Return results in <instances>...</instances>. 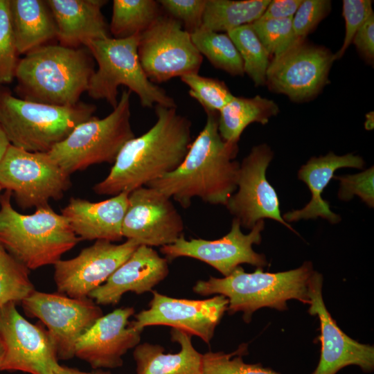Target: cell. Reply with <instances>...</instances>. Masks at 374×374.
I'll list each match as a JSON object with an SVG mask.
<instances>
[{
    "label": "cell",
    "instance_id": "6da1fadb",
    "mask_svg": "<svg viewBox=\"0 0 374 374\" xmlns=\"http://www.w3.org/2000/svg\"><path fill=\"white\" fill-rule=\"evenodd\" d=\"M157 121L143 134L127 141L108 175L93 189L116 195L132 190L176 170L192 144L190 121L177 107L155 105Z\"/></svg>",
    "mask_w": 374,
    "mask_h": 374
},
{
    "label": "cell",
    "instance_id": "7a4b0ae2",
    "mask_svg": "<svg viewBox=\"0 0 374 374\" xmlns=\"http://www.w3.org/2000/svg\"><path fill=\"white\" fill-rule=\"evenodd\" d=\"M206 124L192 142L179 166L145 186L154 188L188 208L195 197L213 205H226L237 189L240 163L236 143L222 139L218 114L207 113Z\"/></svg>",
    "mask_w": 374,
    "mask_h": 374
},
{
    "label": "cell",
    "instance_id": "3957f363",
    "mask_svg": "<svg viewBox=\"0 0 374 374\" xmlns=\"http://www.w3.org/2000/svg\"><path fill=\"white\" fill-rule=\"evenodd\" d=\"M87 49L48 44L19 59L15 72L17 97L34 103L71 106L80 102L94 73Z\"/></svg>",
    "mask_w": 374,
    "mask_h": 374
},
{
    "label": "cell",
    "instance_id": "277c9868",
    "mask_svg": "<svg viewBox=\"0 0 374 374\" xmlns=\"http://www.w3.org/2000/svg\"><path fill=\"white\" fill-rule=\"evenodd\" d=\"M314 271L310 261L276 273L265 272L262 268L247 273L239 266L228 276L197 280L193 290L201 296H224L229 300V314L241 312L244 321L249 323L253 312L262 308L286 310L291 299L309 305L308 288Z\"/></svg>",
    "mask_w": 374,
    "mask_h": 374
},
{
    "label": "cell",
    "instance_id": "5b68a950",
    "mask_svg": "<svg viewBox=\"0 0 374 374\" xmlns=\"http://www.w3.org/2000/svg\"><path fill=\"white\" fill-rule=\"evenodd\" d=\"M11 196L6 190L0 197V243L28 269L54 265L82 240L48 204L24 215L13 208Z\"/></svg>",
    "mask_w": 374,
    "mask_h": 374
},
{
    "label": "cell",
    "instance_id": "8992f818",
    "mask_svg": "<svg viewBox=\"0 0 374 374\" xmlns=\"http://www.w3.org/2000/svg\"><path fill=\"white\" fill-rule=\"evenodd\" d=\"M94 105L71 106L34 103L0 85V123L10 145L33 152H48L79 124L93 116Z\"/></svg>",
    "mask_w": 374,
    "mask_h": 374
},
{
    "label": "cell",
    "instance_id": "52a82bcc",
    "mask_svg": "<svg viewBox=\"0 0 374 374\" xmlns=\"http://www.w3.org/2000/svg\"><path fill=\"white\" fill-rule=\"evenodd\" d=\"M139 38L140 35L124 39L109 37L84 44L98 64L89 80L88 95L106 100L114 109L118 102V88L123 85L138 96L143 107H177L175 100L145 73L138 55Z\"/></svg>",
    "mask_w": 374,
    "mask_h": 374
},
{
    "label": "cell",
    "instance_id": "ba28073f",
    "mask_svg": "<svg viewBox=\"0 0 374 374\" xmlns=\"http://www.w3.org/2000/svg\"><path fill=\"white\" fill-rule=\"evenodd\" d=\"M131 91H122L106 117L92 116L79 124L48 153L67 174L102 163H114L125 144L135 137L131 123Z\"/></svg>",
    "mask_w": 374,
    "mask_h": 374
},
{
    "label": "cell",
    "instance_id": "9c48e42d",
    "mask_svg": "<svg viewBox=\"0 0 374 374\" xmlns=\"http://www.w3.org/2000/svg\"><path fill=\"white\" fill-rule=\"evenodd\" d=\"M0 186L13 194L23 209L58 200L71 187L70 175L48 152H33L10 145L0 161Z\"/></svg>",
    "mask_w": 374,
    "mask_h": 374
},
{
    "label": "cell",
    "instance_id": "30bf717a",
    "mask_svg": "<svg viewBox=\"0 0 374 374\" xmlns=\"http://www.w3.org/2000/svg\"><path fill=\"white\" fill-rule=\"evenodd\" d=\"M138 55L145 73L154 84L198 73L203 60L190 33L178 20L162 14L140 35Z\"/></svg>",
    "mask_w": 374,
    "mask_h": 374
},
{
    "label": "cell",
    "instance_id": "8fae6325",
    "mask_svg": "<svg viewBox=\"0 0 374 374\" xmlns=\"http://www.w3.org/2000/svg\"><path fill=\"white\" fill-rule=\"evenodd\" d=\"M335 54L328 48L300 39L270 61L266 85L291 100L303 103L317 96L328 82Z\"/></svg>",
    "mask_w": 374,
    "mask_h": 374
},
{
    "label": "cell",
    "instance_id": "7c38bea8",
    "mask_svg": "<svg viewBox=\"0 0 374 374\" xmlns=\"http://www.w3.org/2000/svg\"><path fill=\"white\" fill-rule=\"evenodd\" d=\"M24 312L47 328L58 359L74 356L80 336L101 316L103 311L90 298L75 299L62 293L34 290L22 302Z\"/></svg>",
    "mask_w": 374,
    "mask_h": 374
},
{
    "label": "cell",
    "instance_id": "4fadbf2b",
    "mask_svg": "<svg viewBox=\"0 0 374 374\" xmlns=\"http://www.w3.org/2000/svg\"><path fill=\"white\" fill-rule=\"evenodd\" d=\"M264 227V220H259L249 233L244 234L241 231L239 220L234 217L229 232L220 239L186 240L182 235L174 243L161 247L160 251L168 260L179 257L199 260L226 277L241 264H249L257 268H262L267 265L265 255L254 251L252 248L253 244L261 242Z\"/></svg>",
    "mask_w": 374,
    "mask_h": 374
},
{
    "label": "cell",
    "instance_id": "5bb4252c",
    "mask_svg": "<svg viewBox=\"0 0 374 374\" xmlns=\"http://www.w3.org/2000/svg\"><path fill=\"white\" fill-rule=\"evenodd\" d=\"M0 336L5 349L1 371L54 374L59 364L49 333L42 326L26 320L16 303L0 308Z\"/></svg>",
    "mask_w": 374,
    "mask_h": 374
},
{
    "label": "cell",
    "instance_id": "9a60e30c",
    "mask_svg": "<svg viewBox=\"0 0 374 374\" xmlns=\"http://www.w3.org/2000/svg\"><path fill=\"white\" fill-rule=\"evenodd\" d=\"M273 156L271 148L265 143L252 148L240 163L238 191L225 206L239 220L241 227L251 229L259 220L268 218L297 233L281 216L277 193L266 178Z\"/></svg>",
    "mask_w": 374,
    "mask_h": 374
},
{
    "label": "cell",
    "instance_id": "2e32d148",
    "mask_svg": "<svg viewBox=\"0 0 374 374\" xmlns=\"http://www.w3.org/2000/svg\"><path fill=\"white\" fill-rule=\"evenodd\" d=\"M140 246L133 240L116 244L103 240L71 259L54 265V280L60 293L75 299L88 298Z\"/></svg>",
    "mask_w": 374,
    "mask_h": 374
},
{
    "label": "cell",
    "instance_id": "e0dca14e",
    "mask_svg": "<svg viewBox=\"0 0 374 374\" xmlns=\"http://www.w3.org/2000/svg\"><path fill=\"white\" fill-rule=\"evenodd\" d=\"M229 300L223 295L204 300L177 299L152 291L149 308L134 315L130 325L143 330L152 326H166L196 335L209 344Z\"/></svg>",
    "mask_w": 374,
    "mask_h": 374
},
{
    "label": "cell",
    "instance_id": "ac0fdd59",
    "mask_svg": "<svg viewBox=\"0 0 374 374\" xmlns=\"http://www.w3.org/2000/svg\"><path fill=\"white\" fill-rule=\"evenodd\" d=\"M184 224L170 198L142 186L130 193L122 235L139 245L163 247L184 235Z\"/></svg>",
    "mask_w": 374,
    "mask_h": 374
},
{
    "label": "cell",
    "instance_id": "d6986e66",
    "mask_svg": "<svg viewBox=\"0 0 374 374\" xmlns=\"http://www.w3.org/2000/svg\"><path fill=\"white\" fill-rule=\"evenodd\" d=\"M323 276L315 271L308 288V312L317 316L320 323L321 355L312 374H336L341 368L355 365L363 372L374 369V348L359 343L346 335L332 317L323 301Z\"/></svg>",
    "mask_w": 374,
    "mask_h": 374
},
{
    "label": "cell",
    "instance_id": "ffe728a7",
    "mask_svg": "<svg viewBox=\"0 0 374 374\" xmlns=\"http://www.w3.org/2000/svg\"><path fill=\"white\" fill-rule=\"evenodd\" d=\"M134 314V308L126 307L101 316L78 339L74 356L93 368L121 366L123 356L141 341L142 330L129 322Z\"/></svg>",
    "mask_w": 374,
    "mask_h": 374
},
{
    "label": "cell",
    "instance_id": "44dd1931",
    "mask_svg": "<svg viewBox=\"0 0 374 374\" xmlns=\"http://www.w3.org/2000/svg\"><path fill=\"white\" fill-rule=\"evenodd\" d=\"M169 273L168 262L151 247L140 245L89 298L98 305H116L128 292H150Z\"/></svg>",
    "mask_w": 374,
    "mask_h": 374
},
{
    "label": "cell",
    "instance_id": "7402d4cb",
    "mask_svg": "<svg viewBox=\"0 0 374 374\" xmlns=\"http://www.w3.org/2000/svg\"><path fill=\"white\" fill-rule=\"evenodd\" d=\"M129 194L123 192L99 202L71 197L61 210L62 215L82 240L120 241Z\"/></svg>",
    "mask_w": 374,
    "mask_h": 374
},
{
    "label": "cell",
    "instance_id": "603a6c76",
    "mask_svg": "<svg viewBox=\"0 0 374 374\" xmlns=\"http://www.w3.org/2000/svg\"><path fill=\"white\" fill-rule=\"evenodd\" d=\"M57 26L60 44L80 48L89 40L109 37L101 8L105 0H47Z\"/></svg>",
    "mask_w": 374,
    "mask_h": 374
},
{
    "label": "cell",
    "instance_id": "cb8c5ba5",
    "mask_svg": "<svg viewBox=\"0 0 374 374\" xmlns=\"http://www.w3.org/2000/svg\"><path fill=\"white\" fill-rule=\"evenodd\" d=\"M364 166L363 159L353 153L338 156L330 152L325 156L310 159L300 168L298 177L308 186L312 198L303 208L285 213L283 220L296 222L321 217L331 224L340 222V216L330 210L328 202L323 199L321 194L337 170L345 167L362 168Z\"/></svg>",
    "mask_w": 374,
    "mask_h": 374
},
{
    "label": "cell",
    "instance_id": "d4e9b609",
    "mask_svg": "<svg viewBox=\"0 0 374 374\" xmlns=\"http://www.w3.org/2000/svg\"><path fill=\"white\" fill-rule=\"evenodd\" d=\"M171 339L180 346L176 353H166L163 346L148 342L134 350L136 374H202L203 354L193 346L191 335L176 328L170 330Z\"/></svg>",
    "mask_w": 374,
    "mask_h": 374
},
{
    "label": "cell",
    "instance_id": "484cf974",
    "mask_svg": "<svg viewBox=\"0 0 374 374\" xmlns=\"http://www.w3.org/2000/svg\"><path fill=\"white\" fill-rule=\"evenodd\" d=\"M8 6L19 55H26L57 39L56 24L46 1L8 0Z\"/></svg>",
    "mask_w": 374,
    "mask_h": 374
},
{
    "label": "cell",
    "instance_id": "4316f807",
    "mask_svg": "<svg viewBox=\"0 0 374 374\" xmlns=\"http://www.w3.org/2000/svg\"><path fill=\"white\" fill-rule=\"evenodd\" d=\"M279 112L272 100L256 96L252 98L233 96L218 114V131L223 140L238 143L244 129L252 123L265 125Z\"/></svg>",
    "mask_w": 374,
    "mask_h": 374
},
{
    "label": "cell",
    "instance_id": "83f0119b",
    "mask_svg": "<svg viewBox=\"0 0 374 374\" xmlns=\"http://www.w3.org/2000/svg\"><path fill=\"white\" fill-rule=\"evenodd\" d=\"M271 0H206L202 27L226 32L258 19Z\"/></svg>",
    "mask_w": 374,
    "mask_h": 374
},
{
    "label": "cell",
    "instance_id": "f1b7e54d",
    "mask_svg": "<svg viewBox=\"0 0 374 374\" xmlns=\"http://www.w3.org/2000/svg\"><path fill=\"white\" fill-rule=\"evenodd\" d=\"M161 15L158 1L114 0L109 33L116 39L141 35Z\"/></svg>",
    "mask_w": 374,
    "mask_h": 374
},
{
    "label": "cell",
    "instance_id": "f546056e",
    "mask_svg": "<svg viewBox=\"0 0 374 374\" xmlns=\"http://www.w3.org/2000/svg\"><path fill=\"white\" fill-rule=\"evenodd\" d=\"M190 36L199 53L206 57L214 67L233 76L244 74L241 56L226 33L201 27Z\"/></svg>",
    "mask_w": 374,
    "mask_h": 374
},
{
    "label": "cell",
    "instance_id": "4dcf8cb0",
    "mask_svg": "<svg viewBox=\"0 0 374 374\" xmlns=\"http://www.w3.org/2000/svg\"><path fill=\"white\" fill-rule=\"evenodd\" d=\"M238 51L244 73L255 86L266 84V73L270 63L269 55L251 24H246L226 33Z\"/></svg>",
    "mask_w": 374,
    "mask_h": 374
},
{
    "label": "cell",
    "instance_id": "1f68e13d",
    "mask_svg": "<svg viewBox=\"0 0 374 374\" xmlns=\"http://www.w3.org/2000/svg\"><path fill=\"white\" fill-rule=\"evenodd\" d=\"M28 270L0 243V308L21 303L35 290Z\"/></svg>",
    "mask_w": 374,
    "mask_h": 374
},
{
    "label": "cell",
    "instance_id": "d6a6232c",
    "mask_svg": "<svg viewBox=\"0 0 374 374\" xmlns=\"http://www.w3.org/2000/svg\"><path fill=\"white\" fill-rule=\"evenodd\" d=\"M180 78L189 87V95L202 106L206 114L219 113L234 96L226 84L216 78L199 73L185 75Z\"/></svg>",
    "mask_w": 374,
    "mask_h": 374
},
{
    "label": "cell",
    "instance_id": "836d02e7",
    "mask_svg": "<svg viewBox=\"0 0 374 374\" xmlns=\"http://www.w3.org/2000/svg\"><path fill=\"white\" fill-rule=\"evenodd\" d=\"M247 346L242 344L231 353L209 351L203 354L202 374H279L261 364L244 362L242 356L248 353Z\"/></svg>",
    "mask_w": 374,
    "mask_h": 374
},
{
    "label": "cell",
    "instance_id": "e575fe53",
    "mask_svg": "<svg viewBox=\"0 0 374 374\" xmlns=\"http://www.w3.org/2000/svg\"><path fill=\"white\" fill-rule=\"evenodd\" d=\"M251 26L269 55L273 57L286 51L301 39L294 33L292 18L258 19Z\"/></svg>",
    "mask_w": 374,
    "mask_h": 374
},
{
    "label": "cell",
    "instance_id": "d590c367",
    "mask_svg": "<svg viewBox=\"0 0 374 374\" xmlns=\"http://www.w3.org/2000/svg\"><path fill=\"white\" fill-rule=\"evenodd\" d=\"M19 55L10 25L8 0H0V85L10 84L15 79Z\"/></svg>",
    "mask_w": 374,
    "mask_h": 374
},
{
    "label": "cell",
    "instance_id": "8d00e7d4",
    "mask_svg": "<svg viewBox=\"0 0 374 374\" xmlns=\"http://www.w3.org/2000/svg\"><path fill=\"white\" fill-rule=\"evenodd\" d=\"M330 0H303L292 17V26L296 36L305 39L317 25L330 13Z\"/></svg>",
    "mask_w": 374,
    "mask_h": 374
},
{
    "label": "cell",
    "instance_id": "74e56055",
    "mask_svg": "<svg viewBox=\"0 0 374 374\" xmlns=\"http://www.w3.org/2000/svg\"><path fill=\"white\" fill-rule=\"evenodd\" d=\"M158 2L168 15L178 20L189 33L202 27L206 0H160Z\"/></svg>",
    "mask_w": 374,
    "mask_h": 374
},
{
    "label": "cell",
    "instance_id": "f35d334b",
    "mask_svg": "<svg viewBox=\"0 0 374 374\" xmlns=\"http://www.w3.org/2000/svg\"><path fill=\"white\" fill-rule=\"evenodd\" d=\"M373 13L371 0H344L342 15L345 19V37L340 49L335 53V60L340 59L352 43L353 37Z\"/></svg>",
    "mask_w": 374,
    "mask_h": 374
},
{
    "label": "cell",
    "instance_id": "ab89813d",
    "mask_svg": "<svg viewBox=\"0 0 374 374\" xmlns=\"http://www.w3.org/2000/svg\"><path fill=\"white\" fill-rule=\"evenodd\" d=\"M333 177L340 181L338 192L339 199L348 201L356 195L369 207L373 208V166L355 175L334 176Z\"/></svg>",
    "mask_w": 374,
    "mask_h": 374
},
{
    "label": "cell",
    "instance_id": "60d3db41",
    "mask_svg": "<svg viewBox=\"0 0 374 374\" xmlns=\"http://www.w3.org/2000/svg\"><path fill=\"white\" fill-rule=\"evenodd\" d=\"M362 57L369 64L374 60V14L372 13L356 32L352 41Z\"/></svg>",
    "mask_w": 374,
    "mask_h": 374
},
{
    "label": "cell",
    "instance_id": "b9f144b4",
    "mask_svg": "<svg viewBox=\"0 0 374 374\" xmlns=\"http://www.w3.org/2000/svg\"><path fill=\"white\" fill-rule=\"evenodd\" d=\"M303 0L270 1L259 19H280L292 18Z\"/></svg>",
    "mask_w": 374,
    "mask_h": 374
},
{
    "label": "cell",
    "instance_id": "7bdbcfd3",
    "mask_svg": "<svg viewBox=\"0 0 374 374\" xmlns=\"http://www.w3.org/2000/svg\"><path fill=\"white\" fill-rule=\"evenodd\" d=\"M54 374H110L107 372L97 371V372H84L76 368H69L67 366L58 365L55 370Z\"/></svg>",
    "mask_w": 374,
    "mask_h": 374
},
{
    "label": "cell",
    "instance_id": "ee69618b",
    "mask_svg": "<svg viewBox=\"0 0 374 374\" xmlns=\"http://www.w3.org/2000/svg\"><path fill=\"white\" fill-rule=\"evenodd\" d=\"M10 145L0 123V161Z\"/></svg>",
    "mask_w": 374,
    "mask_h": 374
},
{
    "label": "cell",
    "instance_id": "f6af8a7d",
    "mask_svg": "<svg viewBox=\"0 0 374 374\" xmlns=\"http://www.w3.org/2000/svg\"><path fill=\"white\" fill-rule=\"evenodd\" d=\"M4 354H5L4 346H3L1 337L0 336V371H1V368L3 363V360L4 358Z\"/></svg>",
    "mask_w": 374,
    "mask_h": 374
},
{
    "label": "cell",
    "instance_id": "bcb514c9",
    "mask_svg": "<svg viewBox=\"0 0 374 374\" xmlns=\"http://www.w3.org/2000/svg\"><path fill=\"white\" fill-rule=\"evenodd\" d=\"M1 190H2V188H1V186H0V191H1Z\"/></svg>",
    "mask_w": 374,
    "mask_h": 374
}]
</instances>
